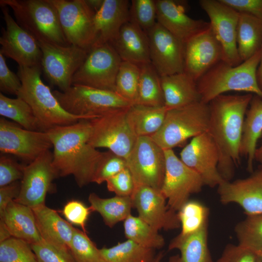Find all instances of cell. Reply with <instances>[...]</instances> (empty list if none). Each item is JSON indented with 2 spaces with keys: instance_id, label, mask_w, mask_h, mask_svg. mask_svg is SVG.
Wrapping results in <instances>:
<instances>
[{
  "instance_id": "47",
  "label": "cell",
  "mask_w": 262,
  "mask_h": 262,
  "mask_svg": "<svg viewBox=\"0 0 262 262\" xmlns=\"http://www.w3.org/2000/svg\"><path fill=\"white\" fill-rule=\"evenodd\" d=\"M106 182L108 190L118 196H131L135 188L134 180L128 167L108 179Z\"/></svg>"
},
{
  "instance_id": "9",
  "label": "cell",
  "mask_w": 262,
  "mask_h": 262,
  "mask_svg": "<svg viewBox=\"0 0 262 262\" xmlns=\"http://www.w3.org/2000/svg\"><path fill=\"white\" fill-rule=\"evenodd\" d=\"M122 60L110 43L92 47L74 74L73 85L115 92V81Z\"/></svg>"
},
{
  "instance_id": "26",
  "label": "cell",
  "mask_w": 262,
  "mask_h": 262,
  "mask_svg": "<svg viewBox=\"0 0 262 262\" xmlns=\"http://www.w3.org/2000/svg\"><path fill=\"white\" fill-rule=\"evenodd\" d=\"M111 44L122 61L138 66L151 63L147 34L130 20L122 27L118 36Z\"/></svg>"
},
{
  "instance_id": "44",
  "label": "cell",
  "mask_w": 262,
  "mask_h": 262,
  "mask_svg": "<svg viewBox=\"0 0 262 262\" xmlns=\"http://www.w3.org/2000/svg\"><path fill=\"white\" fill-rule=\"evenodd\" d=\"M130 21L147 33L157 23L155 0H132L130 7Z\"/></svg>"
},
{
  "instance_id": "34",
  "label": "cell",
  "mask_w": 262,
  "mask_h": 262,
  "mask_svg": "<svg viewBox=\"0 0 262 262\" xmlns=\"http://www.w3.org/2000/svg\"><path fill=\"white\" fill-rule=\"evenodd\" d=\"M208 226L180 242L169 243L168 250H179L180 262H213L208 245Z\"/></svg>"
},
{
  "instance_id": "31",
  "label": "cell",
  "mask_w": 262,
  "mask_h": 262,
  "mask_svg": "<svg viewBox=\"0 0 262 262\" xmlns=\"http://www.w3.org/2000/svg\"><path fill=\"white\" fill-rule=\"evenodd\" d=\"M237 45L242 62L260 50L262 46V20L248 14L240 13Z\"/></svg>"
},
{
  "instance_id": "11",
  "label": "cell",
  "mask_w": 262,
  "mask_h": 262,
  "mask_svg": "<svg viewBox=\"0 0 262 262\" xmlns=\"http://www.w3.org/2000/svg\"><path fill=\"white\" fill-rule=\"evenodd\" d=\"M55 8L70 45L90 50L96 40V12L85 0H49Z\"/></svg>"
},
{
  "instance_id": "1",
  "label": "cell",
  "mask_w": 262,
  "mask_h": 262,
  "mask_svg": "<svg viewBox=\"0 0 262 262\" xmlns=\"http://www.w3.org/2000/svg\"><path fill=\"white\" fill-rule=\"evenodd\" d=\"M253 95H221L209 103L208 132L219 154L218 171L230 181L234 168L240 164V146L245 115Z\"/></svg>"
},
{
  "instance_id": "6",
  "label": "cell",
  "mask_w": 262,
  "mask_h": 262,
  "mask_svg": "<svg viewBox=\"0 0 262 262\" xmlns=\"http://www.w3.org/2000/svg\"><path fill=\"white\" fill-rule=\"evenodd\" d=\"M209 120V105L201 101L168 110L162 127L151 137L164 150L173 149L207 131Z\"/></svg>"
},
{
  "instance_id": "13",
  "label": "cell",
  "mask_w": 262,
  "mask_h": 262,
  "mask_svg": "<svg viewBox=\"0 0 262 262\" xmlns=\"http://www.w3.org/2000/svg\"><path fill=\"white\" fill-rule=\"evenodd\" d=\"M164 154L165 171L161 192L167 206L177 212L191 195L200 192L205 185L200 176L183 163L172 149H165Z\"/></svg>"
},
{
  "instance_id": "39",
  "label": "cell",
  "mask_w": 262,
  "mask_h": 262,
  "mask_svg": "<svg viewBox=\"0 0 262 262\" xmlns=\"http://www.w3.org/2000/svg\"><path fill=\"white\" fill-rule=\"evenodd\" d=\"M238 244L253 252L262 255V213L247 215L234 228Z\"/></svg>"
},
{
  "instance_id": "16",
  "label": "cell",
  "mask_w": 262,
  "mask_h": 262,
  "mask_svg": "<svg viewBox=\"0 0 262 262\" xmlns=\"http://www.w3.org/2000/svg\"><path fill=\"white\" fill-rule=\"evenodd\" d=\"M5 28H1L0 52L20 66H41L42 51L38 42L12 17L8 7L0 4Z\"/></svg>"
},
{
  "instance_id": "33",
  "label": "cell",
  "mask_w": 262,
  "mask_h": 262,
  "mask_svg": "<svg viewBox=\"0 0 262 262\" xmlns=\"http://www.w3.org/2000/svg\"><path fill=\"white\" fill-rule=\"evenodd\" d=\"M181 231L170 242L176 243L208 225L209 209L202 202L189 200L177 212Z\"/></svg>"
},
{
  "instance_id": "17",
  "label": "cell",
  "mask_w": 262,
  "mask_h": 262,
  "mask_svg": "<svg viewBox=\"0 0 262 262\" xmlns=\"http://www.w3.org/2000/svg\"><path fill=\"white\" fill-rule=\"evenodd\" d=\"M146 33L151 63L160 77L184 72L185 43L157 22Z\"/></svg>"
},
{
  "instance_id": "43",
  "label": "cell",
  "mask_w": 262,
  "mask_h": 262,
  "mask_svg": "<svg viewBox=\"0 0 262 262\" xmlns=\"http://www.w3.org/2000/svg\"><path fill=\"white\" fill-rule=\"evenodd\" d=\"M127 167L126 160L108 150L102 152L92 182L100 184Z\"/></svg>"
},
{
  "instance_id": "58",
  "label": "cell",
  "mask_w": 262,
  "mask_h": 262,
  "mask_svg": "<svg viewBox=\"0 0 262 262\" xmlns=\"http://www.w3.org/2000/svg\"><path fill=\"white\" fill-rule=\"evenodd\" d=\"M168 262H180L179 254H177L171 256L168 260Z\"/></svg>"
},
{
  "instance_id": "7",
  "label": "cell",
  "mask_w": 262,
  "mask_h": 262,
  "mask_svg": "<svg viewBox=\"0 0 262 262\" xmlns=\"http://www.w3.org/2000/svg\"><path fill=\"white\" fill-rule=\"evenodd\" d=\"M61 106L71 115L90 119L128 109L132 103L115 91L73 85L65 91H52Z\"/></svg>"
},
{
  "instance_id": "59",
  "label": "cell",
  "mask_w": 262,
  "mask_h": 262,
  "mask_svg": "<svg viewBox=\"0 0 262 262\" xmlns=\"http://www.w3.org/2000/svg\"><path fill=\"white\" fill-rule=\"evenodd\" d=\"M258 262H262V255L258 256Z\"/></svg>"
},
{
  "instance_id": "52",
  "label": "cell",
  "mask_w": 262,
  "mask_h": 262,
  "mask_svg": "<svg viewBox=\"0 0 262 262\" xmlns=\"http://www.w3.org/2000/svg\"><path fill=\"white\" fill-rule=\"evenodd\" d=\"M20 191L19 181L0 187V217L3 214L8 205L18 197Z\"/></svg>"
},
{
  "instance_id": "41",
  "label": "cell",
  "mask_w": 262,
  "mask_h": 262,
  "mask_svg": "<svg viewBox=\"0 0 262 262\" xmlns=\"http://www.w3.org/2000/svg\"><path fill=\"white\" fill-rule=\"evenodd\" d=\"M75 262H106L86 232L75 228L70 247Z\"/></svg>"
},
{
  "instance_id": "36",
  "label": "cell",
  "mask_w": 262,
  "mask_h": 262,
  "mask_svg": "<svg viewBox=\"0 0 262 262\" xmlns=\"http://www.w3.org/2000/svg\"><path fill=\"white\" fill-rule=\"evenodd\" d=\"M100 250L106 262H153L156 256L155 249L128 239Z\"/></svg>"
},
{
  "instance_id": "38",
  "label": "cell",
  "mask_w": 262,
  "mask_h": 262,
  "mask_svg": "<svg viewBox=\"0 0 262 262\" xmlns=\"http://www.w3.org/2000/svg\"><path fill=\"white\" fill-rule=\"evenodd\" d=\"M0 115L12 120L26 130L40 131L37 120L31 107L19 98H10L0 92Z\"/></svg>"
},
{
  "instance_id": "23",
  "label": "cell",
  "mask_w": 262,
  "mask_h": 262,
  "mask_svg": "<svg viewBox=\"0 0 262 262\" xmlns=\"http://www.w3.org/2000/svg\"><path fill=\"white\" fill-rule=\"evenodd\" d=\"M156 4L157 22L184 43L210 27L209 22L189 16L184 2L157 0Z\"/></svg>"
},
{
  "instance_id": "50",
  "label": "cell",
  "mask_w": 262,
  "mask_h": 262,
  "mask_svg": "<svg viewBox=\"0 0 262 262\" xmlns=\"http://www.w3.org/2000/svg\"><path fill=\"white\" fill-rule=\"evenodd\" d=\"M21 86L19 76L9 68L4 56L0 52V92L16 95Z\"/></svg>"
},
{
  "instance_id": "54",
  "label": "cell",
  "mask_w": 262,
  "mask_h": 262,
  "mask_svg": "<svg viewBox=\"0 0 262 262\" xmlns=\"http://www.w3.org/2000/svg\"><path fill=\"white\" fill-rule=\"evenodd\" d=\"M257 78L259 86L262 91V46L260 61L257 71Z\"/></svg>"
},
{
  "instance_id": "12",
  "label": "cell",
  "mask_w": 262,
  "mask_h": 262,
  "mask_svg": "<svg viewBox=\"0 0 262 262\" xmlns=\"http://www.w3.org/2000/svg\"><path fill=\"white\" fill-rule=\"evenodd\" d=\"M42 51L41 69L50 82L61 91L72 85L73 76L82 65L89 50L73 46L38 42Z\"/></svg>"
},
{
  "instance_id": "21",
  "label": "cell",
  "mask_w": 262,
  "mask_h": 262,
  "mask_svg": "<svg viewBox=\"0 0 262 262\" xmlns=\"http://www.w3.org/2000/svg\"><path fill=\"white\" fill-rule=\"evenodd\" d=\"M222 58V49L210 26L185 43L184 72L196 82Z\"/></svg>"
},
{
  "instance_id": "55",
  "label": "cell",
  "mask_w": 262,
  "mask_h": 262,
  "mask_svg": "<svg viewBox=\"0 0 262 262\" xmlns=\"http://www.w3.org/2000/svg\"><path fill=\"white\" fill-rule=\"evenodd\" d=\"M89 5L96 13L101 6L104 0H86Z\"/></svg>"
},
{
  "instance_id": "25",
  "label": "cell",
  "mask_w": 262,
  "mask_h": 262,
  "mask_svg": "<svg viewBox=\"0 0 262 262\" xmlns=\"http://www.w3.org/2000/svg\"><path fill=\"white\" fill-rule=\"evenodd\" d=\"M32 209L42 239L57 248L70 251L75 228L45 204Z\"/></svg>"
},
{
  "instance_id": "19",
  "label": "cell",
  "mask_w": 262,
  "mask_h": 262,
  "mask_svg": "<svg viewBox=\"0 0 262 262\" xmlns=\"http://www.w3.org/2000/svg\"><path fill=\"white\" fill-rule=\"evenodd\" d=\"M180 159L200 176L205 185L213 188L224 180L218 169L216 145L208 131L193 137L182 149Z\"/></svg>"
},
{
  "instance_id": "15",
  "label": "cell",
  "mask_w": 262,
  "mask_h": 262,
  "mask_svg": "<svg viewBox=\"0 0 262 262\" xmlns=\"http://www.w3.org/2000/svg\"><path fill=\"white\" fill-rule=\"evenodd\" d=\"M198 3L208 15L211 28L221 47L222 61L232 66L242 63L237 45L240 13L220 0H200Z\"/></svg>"
},
{
  "instance_id": "3",
  "label": "cell",
  "mask_w": 262,
  "mask_h": 262,
  "mask_svg": "<svg viewBox=\"0 0 262 262\" xmlns=\"http://www.w3.org/2000/svg\"><path fill=\"white\" fill-rule=\"evenodd\" d=\"M41 66H19L17 75L21 86L16 96L31 107L37 120L40 131H48L76 123L89 117L71 115L61 106L49 87L41 78Z\"/></svg>"
},
{
  "instance_id": "40",
  "label": "cell",
  "mask_w": 262,
  "mask_h": 262,
  "mask_svg": "<svg viewBox=\"0 0 262 262\" xmlns=\"http://www.w3.org/2000/svg\"><path fill=\"white\" fill-rule=\"evenodd\" d=\"M139 66L122 61L115 81V92L132 104L138 99Z\"/></svg>"
},
{
  "instance_id": "18",
  "label": "cell",
  "mask_w": 262,
  "mask_h": 262,
  "mask_svg": "<svg viewBox=\"0 0 262 262\" xmlns=\"http://www.w3.org/2000/svg\"><path fill=\"white\" fill-rule=\"evenodd\" d=\"M52 160V152L49 150L25 165L20 193L15 201L31 208L45 204L52 181L58 178Z\"/></svg>"
},
{
  "instance_id": "27",
  "label": "cell",
  "mask_w": 262,
  "mask_h": 262,
  "mask_svg": "<svg viewBox=\"0 0 262 262\" xmlns=\"http://www.w3.org/2000/svg\"><path fill=\"white\" fill-rule=\"evenodd\" d=\"M0 219L2 220L12 237L24 240L31 244L43 239L38 230L32 208L11 201Z\"/></svg>"
},
{
  "instance_id": "2",
  "label": "cell",
  "mask_w": 262,
  "mask_h": 262,
  "mask_svg": "<svg viewBox=\"0 0 262 262\" xmlns=\"http://www.w3.org/2000/svg\"><path fill=\"white\" fill-rule=\"evenodd\" d=\"M52 145V164L58 177L72 175L79 187L92 182L100 152L91 146L89 120L46 131Z\"/></svg>"
},
{
  "instance_id": "30",
  "label": "cell",
  "mask_w": 262,
  "mask_h": 262,
  "mask_svg": "<svg viewBox=\"0 0 262 262\" xmlns=\"http://www.w3.org/2000/svg\"><path fill=\"white\" fill-rule=\"evenodd\" d=\"M168 110L165 106L134 104L127 109V116L137 137L151 136L162 127Z\"/></svg>"
},
{
  "instance_id": "5",
  "label": "cell",
  "mask_w": 262,
  "mask_h": 262,
  "mask_svg": "<svg viewBox=\"0 0 262 262\" xmlns=\"http://www.w3.org/2000/svg\"><path fill=\"white\" fill-rule=\"evenodd\" d=\"M0 4L10 7L17 24L37 42L70 45L49 0H0Z\"/></svg>"
},
{
  "instance_id": "45",
  "label": "cell",
  "mask_w": 262,
  "mask_h": 262,
  "mask_svg": "<svg viewBox=\"0 0 262 262\" xmlns=\"http://www.w3.org/2000/svg\"><path fill=\"white\" fill-rule=\"evenodd\" d=\"M31 246L37 262H75L70 251L57 248L44 240Z\"/></svg>"
},
{
  "instance_id": "32",
  "label": "cell",
  "mask_w": 262,
  "mask_h": 262,
  "mask_svg": "<svg viewBox=\"0 0 262 262\" xmlns=\"http://www.w3.org/2000/svg\"><path fill=\"white\" fill-rule=\"evenodd\" d=\"M88 200L91 211L99 213L105 224L110 228L124 221L131 214L133 208L131 196H115L105 198L91 193Z\"/></svg>"
},
{
  "instance_id": "24",
  "label": "cell",
  "mask_w": 262,
  "mask_h": 262,
  "mask_svg": "<svg viewBox=\"0 0 262 262\" xmlns=\"http://www.w3.org/2000/svg\"><path fill=\"white\" fill-rule=\"evenodd\" d=\"M130 7L128 0H104L94 16L96 40L92 47L113 42L130 20Z\"/></svg>"
},
{
  "instance_id": "42",
  "label": "cell",
  "mask_w": 262,
  "mask_h": 262,
  "mask_svg": "<svg viewBox=\"0 0 262 262\" xmlns=\"http://www.w3.org/2000/svg\"><path fill=\"white\" fill-rule=\"evenodd\" d=\"M0 262H37L31 245L11 237L0 243Z\"/></svg>"
},
{
  "instance_id": "49",
  "label": "cell",
  "mask_w": 262,
  "mask_h": 262,
  "mask_svg": "<svg viewBox=\"0 0 262 262\" xmlns=\"http://www.w3.org/2000/svg\"><path fill=\"white\" fill-rule=\"evenodd\" d=\"M216 262H258V255L238 244H229Z\"/></svg>"
},
{
  "instance_id": "53",
  "label": "cell",
  "mask_w": 262,
  "mask_h": 262,
  "mask_svg": "<svg viewBox=\"0 0 262 262\" xmlns=\"http://www.w3.org/2000/svg\"><path fill=\"white\" fill-rule=\"evenodd\" d=\"M12 237L4 222L0 219V243Z\"/></svg>"
},
{
  "instance_id": "46",
  "label": "cell",
  "mask_w": 262,
  "mask_h": 262,
  "mask_svg": "<svg viewBox=\"0 0 262 262\" xmlns=\"http://www.w3.org/2000/svg\"><path fill=\"white\" fill-rule=\"evenodd\" d=\"M25 165L2 154L0 157V187L21 180Z\"/></svg>"
},
{
  "instance_id": "8",
  "label": "cell",
  "mask_w": 262,
  "mask_h": 262,
  "mask_svg": "<svg viewBox=\"0 0 262 262\" xmlns=\"http://www.w3.org/2000/svg\"><path fill=\"white\" fill-rule=\"evenodd\" d=\"M127 109L89 120L91 132L88 143L96 148H108L126 159L137 139L129 122Z\"/></svg>"
},
{
  "instance_id": "10",
  "label": "cell",
  "mask_w": 262,
  "mask_h": 262,
  "mask_svg": "<svg viewBox=\"0 0 262 262\" xmlns=\"http://www.w3.org/2000/svg\"><path fill=\"white\" fill-rule=\"evenodd\" d=\"M126 160L135 186L146 185L161 190L165 171L164 150L151 136L137 137Z\"/></svg>"
},
{
  "instance_id": "14",
  "label": "cell",
  "mask_w": 262,
  "mask_h": 262,
  "mask_svg": "<svg viewBox=\"0 0 262 262\" xmlns=\"http://www.w3.org/2000/svg\"><path fill=\"white\" fill-rule=\"evenodd\" d=\"M52 147L47 132L26 130L15 122L0 119V151L29 164Z\"/></svg>"
},
{
  "instance_id": "48",
  "label": "cell",
  "mask_w": 262,
  "mask_h": 262,
  "mask_svg": "<svg viewBox=\"0 0 262 262\" xmlns=\"http://www.w3.org/2000/svg\"><path fill=\"white\" fill-rule=\"evenodd\" d=\"M82 202L76 200L68 201L63 209V214L70 223L80 226L82 231L86 233L85 224L91 212Z\"/></svg>"
},
{
  "instance_id": "51",
  "label": "cell",
  "mask_w": 262,
  "mask_h": 262,
  "mask_svg": "<svg viewBox=\"0 0 262 262\" xmlns=\"http://www.w3.org/2000/svg\"><path fill=\"white\" fill-rule=\"evenodd\" d=\"M239 13L253 16L262 20V0H220Z\"/></svg>"
},
{
  "instance_id": "20",
  "label": "cell",
  "mask_w": 262,
  "mask_h": 262,
  "mask_svg": "<svg viewBox=\"0 0 262 262\" xmlns=\"http://www.w3.org/2000/svg\"><path fill=\"white\" fill-rule=\"evenodd\" d=\"M131 197L138 216L156 229L168 230L180 228L177 212L167 206L161 190L146 185L135 186Z\"/></svg>"
},
{
  "instance_id": "56",
  "label": "cell",
  "mask_w": 262,
  "mask_h": 262,
  "mask_svg": "<svg viewBox=\"0 0 262 262\" xmlns=\"http://www.w3.org/2000/svg\"><path fill=\"white\" fill-rule=\"evenodd\" d=\"M254 160L260 164L259 166L262 168V142L255 151Z\"/></svg>"
},
{
  "instance_id": "4",
  "label": "cell",
  "mask_w": 262,
  "mask_h": 262,
  "mask_svg": "<svg viewBox=\"0 0 262 262\" xmlns=\"http://www.w3.org/2000/svg\"><path fill=\"white\" fill-rule=\"evenodd\" d=\"M261 49L236 66L220 61L197 82L201 101L208 104L213 98L229 91L246 92L262 98L257 78Z\"/></svg>"
},
{
  "instance_id": "28",
  "label": "cell",
  "mask_w": 262,
  "mask_h": 262,
  "mask_svg": "<svg viewBox=\"0 0 262 262\" xmlns=\"http://www.w3.org/2000/svg\"><path fill=\"white\" fill-rule=\"evenodd\" d=\"M161 82L168 110L201 101L196 82L184 72L161 77Z\"/></svg>"
},
{
  "instance_id": "29",
  "label": "cell",
  "mask_w": 262,
  "mask_h": 262,
  "mask_svg": "<svg viewBox=\"0 0 262 262\" xmlns=\"http://www.w3.org/2000/svg\"><path fill=\"white\" fill-rule=\"evenodd\" d=\"M262 135V98L253 95L244 119L240 146L241 156L247 159V170L253 171L258 141Z\"/></svg>"
},
{
  "instance_id": "22",
  "label": "cell",
  "mask_w": 262,
  "mask_h": 262,
  "mask_svg": "<svg viewBox=\"0 0 262 262\" xmlns=\"http://www.w3.org/2000/svg\"><path fill=\"white\" fill-rule=\"evenodd\" d=\"M220 202L239 205L247 215L262 213V168L248 177L233 181L223 180L217 186Z\"/></svg>"
},
{
  "instance_id": "37",
  "label": "cell",
  "mask_w": 262,
  "mask_h": 262,
  "mask_svg": "<svg viewBox=\"0 0 262 262\" xmlns=\"http://www.w3.org/2000/svg\"><path fill=\"white\" fill-rule=\"evenodd\" d=\"M123 226L127 239L154 249H161L165 245L164 239L159 230L139 216L131 214L124 221Z\"/></svg>"
},
{
  "instance_id": "57",
  "label": "cell",
  "mask_w": 262,
  "mask_h": 262,
  "mask_svg": "<svg viewBox=\"0 0 262 262\" xmlns=\"http://www.w3.org/2000/svg\"><path fill=\"white\" fill-rule=\"evenodd\" d=\"M164 256V252L163 251L159 252L156 254V258L153 262H162Z\"/></svg>"
},
{
  "instance_id": "35",
  "label": "cell",
  "mask_w": 262,
  "mask_h": 262,
  "mask_svg": "<svg viewBox=\"0 0 262 262\" xmlns=\"http://www.w3.org/2000/svg\"><path fill=\"white\" fill-rule=\"evenodd\" d=\"M140 68L136 104L150 106H164L161 77L151 63L139 66Z\"/></svg>"
}]
</instances>
